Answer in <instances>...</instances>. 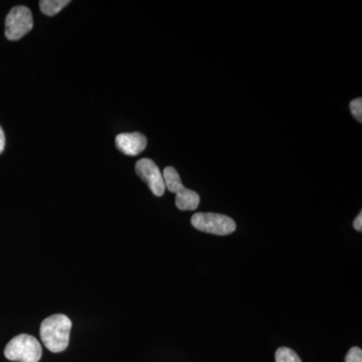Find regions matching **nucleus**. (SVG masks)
<instances>
[{"label":"nucleus","mask_w":362,"mask_h":362,"mask_svg":"<svg viewBox=\"0 0 362 362\" xmlns=\"http://www.w3.org/2000/svg\"><path fill=\"white\" fill-rule=\"evenodd\" d=\"M354 228L357 230V232H361L362 230V214H359L358 216H356V220L354 221Z\"/></svg>","instance_id":"obj_12"},{"label":"nucleus","mask_w":362,"mask_h":362,"mask_svg":"<svg viewBox=\"0 0 362 362\" xmlns=\"http://www.w3.org/2000/svg\"><path fill=\"white\" fill-rule=\"evenodd\" d=\"M276 362H302L299 356L288 347H280L275 354Z\"/></svg>","instance_id":"obj_9"},{"label":"nucleus","mask_w":362,"mask_h":362,"mask_svg":"<svg viewBox=\"0 0 362 362\" xmlns=\"http://www.w3.org/2000/svg\"><path fill=\"white\" fill-rule=\"evenodd\" d=\"M4 146H6V136H4V130L0 127V154L4 152Z\"/></svg>","instance_id":"obj_13"},{"label":"nucleus","mask_w":362,"mask_h":362,"mask_svg":"<svg viewBox=\"0 0 362 362\" xmlns=\"http://www.w3.org/2000/svg\"><path fill=\"white\" fill-rule=\"evenodd\" d=\"M350 111H351L352 115L359 122H362V99L361 98H357L351 101L350 103Z\"/></svg>","instance_id":"obj_10"},{"label":"nucleus","mask_w":362,"mask_h":362,"mask_svg":"<svg viewBox=\"0 0 362 362\" xmlns=\"http://www.w3.org/2000/svg\"><path fill=\"white\" fill-rule=\"evenodd\" d=\"M71 321L64 314H54L45 318L40 325L42 341L54 354L65 351L70 342Z\"/></svg>","instance_id":"obj_1"},{"label":"nucleus","mask_w":362,"mask_h":362,"mask_svg":"<svg viewBox=\"0 0 362 362\" xmlns=\"http://www.w3.org/2000/svg\"><path fill=\"white\" fill-rule=\"evenodd\" d=\"M175 194V204L180 211H194L199 206V195L194 190L185 187V185Z\"/></svg>","instance_id":"obj_7"},{"label":"nucleus","mask_w":362,"mask_h":362,"mask_svg":"<svg viewBox=\"0 0 362 362\" xmlns=\"http://www.w3.org/2000/svg\"><path fill=\"white\" fill-rule=\"evenodd\" d=\"M33 18L28 7H13L6 20V37L9 40H18L33 30Z\"/></svg>","instance_id":"obj_4"},{"label":"nucleus","mask_w":362,"mask_h":362,"mask_svg":"<svg viewBox=\"0 0 362 362\" xmlns=\"http://www.w3.org/2000/svg\"><path fill=\"white\" fill-rule=\"evenodd\" d=\"M117 148L128 156H136L144 151L147 138L142 133H121L116 137Z\"/></svg>","instance_id":"obj_6"},{"label":"nucleus","mask_w":362,"mask_h":362,"mask_svg":"<svg viewBox=\"0 0 362 362\" xmlns=\"http://www.w3.org/2000/svg\"><path fill=\"white\" fill-rule=\"evenodd\" d=\"M136 173L147 185L152 194L162 197L165 192L163 175L156 162L149 158H142L137 161L135 166Z\"/></svg>","instance_id":"obj_5"},{"label":"nucleus","mask_w":362,"mask_h":362,"mask_svg":"<svg viewBox=\"0 0 362 362\" xmlns=\"http://www.w3.org/2000/svg\"><path fill=\"white\" fill-rule=\"evenodd\" d=\"M70 0H42L40 2V11L45 16H54L58 14L64 7L70 4Z\"/></svg>","instance_id":"obj_8"},{"label":"nucleus","mask_w":362,"mask_h":362,"mask_svg":"<svg viewBox=\"0 0 362 362\" xmlns=\"http://www.w3.org/2000/svg\"><path fill=\"white\" fill-rule=\"evenodd\" d=\"M192 225L201 232L218 235H228L237 228L235 221L230 216L214 213H197L192 218Z\"/></svg>","instance_id":"obj_3"},{"label":"nucleus","mask_w":362,"mask_h":362,"mask_svg":"<svg viewBox=\"0 0 362 362\" xmlns=\"http://www.w3.org/2000/svg\"><path fill=\"white\" fill-rule=\"evenodd\" d=\"M344 362H362V350L356 346L350 349Z\"/></svg>","instance_id":"obj_11"},{"label":"nucleus","mask_w":362,"mask_h":362,"mask_svg":"<svg viewBox=\"0 0 362 362\" xmlns=\"http://www.w3.org/2000/svg\"><path fill=\"white\" fill-rule=\"evenodd\" d=\"M4 356L11 361L39 362L42 356V345L32 335L20 334L7 343Z\"/></svg>","instance_id":"obj_2"}]
</instances>
